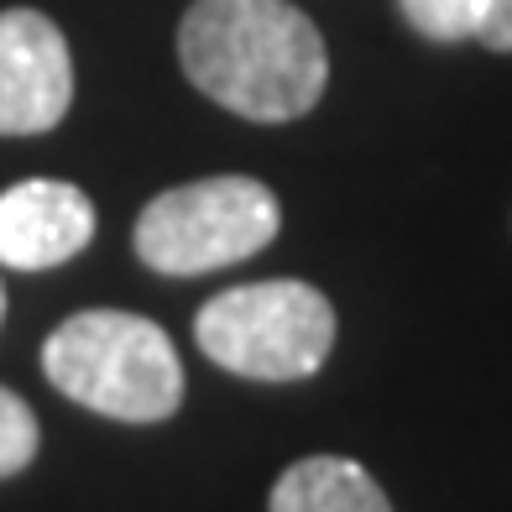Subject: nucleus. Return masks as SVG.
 <instances>
[{
    "instance_id": "obj_1",
    "label": "nucleus",
    "mask_w": 512,
    "mask_h": 512,
    "mask_svg": "<svg viewBox=\"0 0 512 512\" xmlns=\"http://www.w3.org/2000/svg\"><path fill=\"white\" fill-rule=\"evenodd\" d=\"M178 63L199 95L246 121H298L330 84L319 27L293 0H194Z\"/></svg>"
},
{
    "instance_id": "obj_2",
    "label": "nucleus",
    "mask_w": 512,
    "mask_h": 512,
    "mask_svg": "<svg viewBox=\"0 0 512 512\" xmlns=\"http://www.w3.org/2000/svg\"><path fill=\"white\" fill-rule=\"evenodd\" d=\"M42 371L68 403L121 424H162L183 403V361L162 324L126 309H84L42 345Z\"/></svg>"
},
{
    "instance_id": "obj_3",
    "label": "nucleus",
    "mask_w": 512,
    "mask_h": 512,
    "mask_svg": "<svg viewBox=\"0 0 512 512\" xmlns=\"http://www.w3.org/2000/svg\"><path fill=\"white\" fill-rule=\"evenodd\" d=\"M199 351L246 382H304L335 345L330 298L293 277L215 293L194 319Z\"/></svg>"
},
{
    "instance_id": "obj_4",
    "label": "nucleus",
    "mask_w": 512,
    "mask_h": 512,
    "mask_svg": "<svg viewBox=\"0 0 512 512\" xmlns=\"http://www.w3.org/2000/svg\"><path fill=\"white\" fill-rule=\"evenodd\" d=\"M277 225H283V209L267 183L225 173L157 194L136 220L131 246L152 272L199 277L267 251L277 241Z\"/></svg>"
},
{
    "instance_id": "obj_5",
    "label": "nucleus",
    "mask_w": 512,
    "mask_h": 512,
    "mask_svg": "<svg viewBox=\"0 0 512 512\" xmlns=\"http://www.w3.org/2000/svg\"><path fill=\"white\" fill-rule=\"evenodd\" d=\"M74 105V58L42 11H0V136H42Z\"/></svg>"
},
{
    "instance_id": "obj_6",
    "label": "nucleus",
    "mask_w": 512,
    "mask_h": 512,
    "mask_svg": "<svg viewBox=\"0 0 512 512\" xmlns=\"http://www.w3.org/2000/svg\"><path fill=\"white\" fill-rule=\"evenodd\" d=\"M95 241V204L63 178H27L0 194V267L48 272Z\"/></svg>"
},
{
    "instance_id": "obj_7",
    "label": "nucleus",
    "mask_w": 512,
    "mask_h": 512,
    "mask_svg": "<svg viewBox=\"0 0 512 512\" xmlns=\"http://www.w3.org/2000/svg\"><path fill=\"white\" fill-rule=\"evenodd\" d=\"M267 512H392V502L366 476V465L340 455H309L277 476Z\"/></svg>"
},
{
    "instance_id": "obj_8",
    "label": "nucleus",
    "mask_w": 512,
    "mask_h": 512,
    "mask_svg": "<svg viewBox=\"0 0 512 512\" xmlns=\"http://www.w3.org/2000/svg\"><path fill=\"white\" fill-rule=\"evenodd\" d=\"M408 27L429 42H465L481 37V21L492 11V0H398Z\"/></svg>"
},
{
    "instance_id": "obj_9",
    "label": "nucleus",
    "mask_w": 512,
    "mask_h": 512,
    "mask_svg": "<svg viewBox=\"0 0 512 512\" xmlns=\"http://www.w3.org/2000/svg\"><path fill=\"white\" fill-rule=\"evenodd\" d=\"M32 455H37V413L11 387H0V476L27 471Z\"/></svg>"
},
{
    "instance_id": "obj_10",
    "label": "nucleus",
    "mask_w": 512,
    "mask_h": 512,
    "mask_svg": "<svg viewBox=\"0 0 512 512\" xmlns=\"http://www.w3.org/2000/svg\"><path fill=\"white\" fill-rule=\"evenodd\" d=\"M476 42H486L492 53H512V0H492V11H486Z\"/></svg>"
},
{
    "instance_id": "obj_11",
    "label": "nucleus",
    "mask_w": 512,
    "mask_h": 512,
    "mask_svg": "<svg viewBox=\"0 0 512 512\" xmlns=\"http://www.w3.org/2000/svg\"><path fill=\"white\" fill-rule=\"evenodd\" d=\"M0 314H6V288H0Z\"/></svg>"
}]
</instances>
